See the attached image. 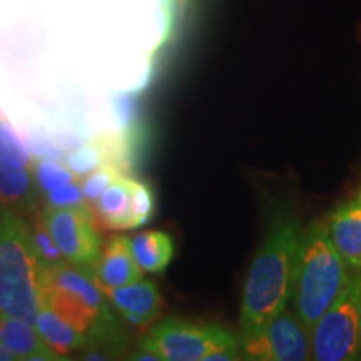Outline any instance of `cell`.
Here are the masks:
<instances>
[{
	"label": "cell",
	"instance_id": "cell-1",
	"mask_svg": "<svg viewBox=\"0 0 361 361\" xmlns=\"http://www.w3.org/2000/svg\"><path fill=\"white\" fill-rule=\"evenodd\" d=\"M303 228L290 211L278 209L247 269L239 313V338L290 306Z\"/></svg>",
	"mask_w": 361,
	"mask_h": 361
},
{
	"label": "cell",
	"instance_id": "cell-2",
	"mask_svg": "<svg viewBox=\"0 0 361 361\" xmlns=\"http://www.w3.org/2000/svg\"><path fill=\"white\" fill-rule=\"evenodd\" d=\"M92 271L69 261L44 268L42 305L84 331L90 346H123L121 324Z\"/></svg>",
	"mask_w": 361,
	"mask_h": 361
},
{
	"label": "cell",
	"instance_id": "cell-3",
	"mask_svg": "<svg viewBox=\"0 0 361 361\" xmlns=\"http://www.w3.org/2000/svg\"><path fill=\"white\" fill-rule=\"evenodd\" d=\"M350 274L351 269L329 238L326 223L314 221L303 229L290 306L310 331L345 290Z\"/></svg>",
	"mask_w": 361,
	"mask_h": 361
},
{
	"label": "cell",
	"instance_id": "cell-4",
	"mask_svg": "<svg viewBox=\"0 0 361 361\" xmlns=\"http://www.w3.org/2000/svg\"><path fill=\"white\" fill-rule=\"evenodd\" d=\"M42 276L44 264L30 224L6 209L0 238V311L34 324L42 306Z\"/></svg>",
	"mask_w": 361,
	"mask_h": 361
},
{
	"label": "cell",
	"instance_id": "cell-5",
	"mask_svg": "<svg viewBox=\"0 0 361 361\" xmlns=\"http://www.w3.org/2000/svg\"><path fill=\"white\" fill-rule=\"evenodd\" d=\"M159 361H234L241 358L239 338L219 324L166 318L139 341Z\"/></svg>",
	"mask_w": 361,
	"mask_h": 361
},
{
	"label": "cell",
	"instance_id": "cell-6",
	"mask_svg": "<svg viewBox=\"0 0 361 361\" xmlns=\"http://www.w3.org/2000/svg\"><path fill=\"white\" fill-rule=\"evenodd\" d=\"M311 358L361 360V271H351L341 295L311 328Z\"/></svg>",
	"mask_w": 361,
	"mask_h": 361
},
{
	"label": "cell",
	"instance_id": "cell-7",
	"mask_svg": "<svg viewBox=\"0 0 361 361\" xmlns=\"http://www.w3.org/2000/svg\"><path fill=\"white\" fill-rule=\"evenodd\" d=\"M241 358L251 361H305L311 358L310 329L295 311L284 308L251 335L239 338Z\"/></svg>",
	"mask_w": 361,
	"mask_h": 361
},
{
	"label": "cell",
	"instance_id": "cell-8",
	"mask_svg": "<svg viewBox=\"0 0 361 361\" xmlns=\"http://www.w3.org/2000/svg\"><path fill=\"white\" fill-rule=\"evenodd\" d=\"M69 263L90 268L102 251L96 216L89 206H45L39 216Z\"/></svg>",
	"mask_w": 361,
	"mask_h": 361
},
{
	"label": "cell",
	"instance_id": "cell-9",
	"mask_svg": "<svg viewBox=\"0 0 361 361\" xmlns=\"http://www.w3.org/2000/svg\"><path fill=\"white\" fill-rule=\"evenodd\" d=\"M154 192L147 184L121 174L92 204V213L102 228L130 231L141 228L154 213Z\"/></svg>",
	"mask_w": 361,
	"mask_h": 361
},
{
	"label": "cell",
	"instance_id": "cell-10",
	"mask_svg": "<svg viewBox=\"0 0 361 361\" xmlns=\"http://www.w3.org/2000/svg\"><path fill=\"white\" fill-rule=\"evenodd\" d=\"M99 288L117 313L134 326H149L161 316L162 296L152 281L141 278L121 288Z\"/></svg>",
	"mask_w": 361,
	"mask_h": 361
},
{
	"label": "cell",
	"instance_id": "cell-11",
	"mask_svg": "<svg viewBox=\"0 0 361 361\" xmlns=\"http://www.w3.org/2000/svg\"><path fill=\"white\" fill-rule=\"evenodd\" d=\"M328 233L351 271H361V188L329 214Z\"/></svg>",
	"mask_w": 361,
	"mask_h": 361
},
{
	"label": "cell",
	"instance_id": "cell-12",
	"mask_svg": "<svg viewBox=\"0 0 361 361\" xmlns=\"http://www.w3.org/2000/svg\"><path fill=\"white\" fill-rule=\"evenodd\" d=\"M90 271L102 288H121L142 278V269L130 250V239L123 234L109 239Z\"/></svg>",
	"mask_w": 361,
	"mask_h": 361
},
{
	"label": "cell",
	"instance_id": "cell-13",
	"mask_svg": "<svg viewBox=\"0 0 361 361\" xmlns=\"http://www.w3.org/2000/svg\"><path fill=\"white\" fill-rule=\"evenodd\" d=\"M39 194L30 169L0 157V207L24 218L35 211Z\"/></svg>",
	"mask_w": 361,
	"mask_h": 361
},
{
	"label": "cell",
	"instance_id": "cell-14",
	"mask_svg": "<svg viewBox=\"0 0 361 361\" xmlns=\"http://www.w3.org/2000/svg\"><path fill=\"white\" fill-rule=\"evenodd\" d=\"M0 343L12 351L19 361L61 360L45 345L34 324L0 311Z\"/></svg>",
	"mask_w": 361,
	"mask_h": 361
},
{
	"label": "cell",
	"instance_id": "cell-15",
	"mask_svg": "<svg viewBox=\"0 0 361 361\" xmlns=\"http://www.w3.org/2000/svg\"><path fill=\"white\" fill-rule=\"evenodd\" d=\"M34 328L42 338L45 345L51 348L61 360H66L67 355L74 351H82L89 348V338L84 331L62 318L47 305L40 306L35 316Z\"/></svg>",
	"mask_w": 361,
	"mask_h": 361
},
{
	"label": "cell",
	"instance_id": "cell-16",
	"mask_svg": "<svg viewBox=\"0 0 361 361\" xmlns=\"http://www.w3.org/2000/svg\"><path fill=\"white\" fill-rule=\"evenodd\" d=\"M135 263L142 273H161L174 256V243L164 231H144L130 238Z\"/></svg>",
	"mask_w": 361,
	"mask_h": 361
},
{
	"label": "cell",
	"instance_id": "cell-17",
	"mask_svg": "<svg viewBox=\"0 0 361 361\" xmlns=\"http://www.w3.org/2000/svg\"><path fill=\"white\" fill-rule=\"evenodd\" d=\"M116 141H112L109 135H99L89 141L84 146L75 149L67 157L66 164L72 173L78 178H84L90 171H94L97 166L104 164V162H114L111 159L114 156Z\"/></svg>",
	"mask_w": 361,
	"mask_h": 361
},
{
	"label": "cell",
	"instance_id": "cell-18",
	"mask_svg": "<svg viewBox=\"0 0 361 361\" xmlns=\"http://www.w3.org/2000/svg\"><path fill=\"white\" fill-rule=\"evenodd\" d=\"M30 173L34 176L40 194H44V196L59 188L80 180V178L67 168V164H61V162L52 159H34Z\"/></svg>",
	"mask_w": 361,
	"mask_h": 361
},
{
	"label": "cell",
	"instance_id": "cell-19",
	"mask_svg": "<svg viewBox=\"0 0 361 361\" xmlns=\"http://www.w3.org/2000/svg\"><path fill=\"white\" fill-rule=\"evenodd\" d=\"M0 157L25 169L32 168L35 159L29 147L6 121H0Z\"/></svg>",
	"mask_w": 361,
	"mask_h": 361
},
{
	"label": "cell",
	"instance_id": "cell-20",
	"mask_svg": "<svg viewBox=\"0 0 361 361\" xmlns=\"http://www.w3.org/2000/svg\"><path fill=\"white\" fill-rule=\"evenodd\" d=\"M123 174L121 169L117 168L116 162H104V164L97 166L96 169L90 171L84 178H80V186H82V192L85 201L92 209V204L97 201V197L111 186L114 180Z\"/></svg>",
	"mask_w": 361,
	"mask_h": 361
},
{
	"label": "cell",
	"instance_id": "cell-21",
	"mask_svg": "<svg viewBox=\"0 0 361 361\" xmlns=\"http://www.w3.org/2000/svg\"><path fill=\"white\" fill-rule=\"evenodd\" d=\"M30 234H32V243L35 246V251H37L40 261H42L44 268H49V266H56L59 263H64L67 261L62 255L61 250H59L56 241H54L51 233L47 231L42 219H37L34 224H30Z\"/></svg>",
	"mask_w": 361,
	"mask_h": 361
},
{
	"label": "cell",
	"instance_id": "cell-22",
	"mask_svg": "<svg viewBox=\"0 0 361 361\" xmlns=\"http://www.w3.org/2000/svg\"><path fill=\"white\" fill-rule=\"evenodd\" d=\"M45 201L47 206L52 207H79V206H89L85 201L82 186H80V180L67 184L45 194ZM90 207V206H89Z\"/></svg>",
	"mask_w": 361,
	"mask_h": 361
},
{
	"label": "cell",
	"instance_id": "cell-23",
	"mask_svg": "<svg viewBox=\"0 0 361 361\" xmlns=\"http://www.w3.org/2000/svg\"><path fill=\"white\" fill-rule=\"evenodd\" d=\"M129 360H147V361H159L157 360L156 355H152L151 351L144 350V348H139L137 351H134L133 355L129 356Z\"/></svg>",
	"mask_w": 361,
	"mask_h": 361
},
{
	"label": "cell",
	"instance_id": "cell-24",
	"mask_svg": "<svg viewBox=\"0 0 361 361\" xmlns=\"http://www.w3.org/2000/svg\"><path fill=\"white\" fill-rule=\"evenodd\" d=\"M4 207H0V238H2V226H4Z\"/></svg>",
	"mask_w": 361,
	"mask_h": 361
}]
</instances>
